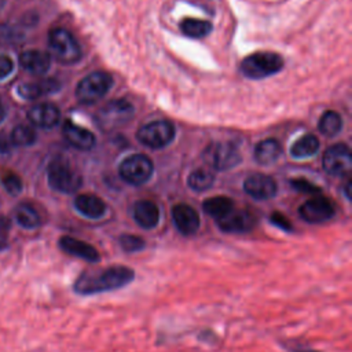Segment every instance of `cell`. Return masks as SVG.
Segmentation results:
<instances>
[{
    "instance_id": "32",
    "label": "cell",
    "mask_w": 352,
    "mask_h": 352,
    "mask_svg": "<svg viewBox=\"0 0 352 352\" xmlns=\"http://www.w3.org/2000/svg\"><path fill=\"white\" fill-rule=\"evenodd\" d=\"M292 186L294 190L300 191V192H305V194H318L320 192V188L315 184H312L311 182L305 180V179H293Z\"/></svg>"
},
{
    "instance_id": "15",
    "label": "cell",
    "mask_w": 352,
    "mask_h": 352,
    "mask_svg": "<svg viewBox=\"0 0 352 352\" xmlns=\"http://www.w3.org/2000/svg\"><path fill=\"white\" fill-rule=\"evenodd\" d=\"M172 220L177 231L187 236L194 235L201 223L197 210L187 204H177L172 208Z\"/></svg>"
},
{
    "instance_id": "27",
    "label": "cell",
    "mask_w": 352,
    "mask_h": 352,
    "mask_svg": "<svg viewBox=\"0 0 352 352\" xmlns=\"http://www.w3.org/2000/svg\"><path fill=\"white\" fill-rule=\"evenodd\" d=\"M214 175L209 169H195L187 177V184L194 191H206L213 186Z\"/></svg>"
},
{
    "instance_id": "18",
    "label": "cell",
    "mask_w": 352,
    "mask_h": 352,
    "mask_svg": "<svg viewBox=\"0 0 352 352\" xmlns=\"http://www.w3.org/2000/svg\"><path fill=\"white\" fill-rule=\"evenodd\" d=\"M63 136L69 144L78 150H91L96 142L91 131L78 126L70 120H66L63 124Z\"/></svg>"
},
{
    "instance_id": "34",
    "label": "cell",
    "mask_w": 352,
    "mask_h": 352,
    "mask_svg": "<svg viewBox=\"0 0 352 352\" xmlns=\"http://www.w3.org/2000/svg\"><path fill=\"white\" fill-rule=\"evenodd\" d=\"M12 67H14L12 60L8 56L0 55V78L7 77L12 72Z\"/></svg>"
},
{
    "instance_id": "24",
    "label": "cell",
    "mask_w": 352,
    "mask_h": 352,
    "mask_svg": "<svg viewBox=\"0 0 352 352\" xmlns=\"http://www.w3.org/2000/svg\"><path fill=\"white\" fill-rule=\"evenodd\" d=\"M15 220L21 227L28 230L37 228L41 223L38 212L30 204H19L15 208Z\"/></svg>"
},
{
    "instance_id": "35",
    "label": "cell",
    "mask_w": 352,
    "mask_h": 352,
    "mask_svg": "<svg viewBox=\"0 0 352 352\" xmlns=\"http://www.w3.org/2000/svg\"><path fill=\"white\" fill-rule=\"evenodd\" d=\"M290 352H319V351H315V349H311L308 346H300V345H296V346H286Z\"/></svg>"
},
{
    "instance_id": "5",
    "label": "cell",
    "mask_w": 352,
    "mask_h": 352,
    "mask_svg": "<svg viewBox=\"0 0 352 352\" xmlns=\"http://www.w3.org/2000/svg\"><path fill=\"white\" fill-rule=\"evenodd\" d=\"M48 183L59 192L72 194L81 187L82 179L80 173L76 172L67 162L55 160L48 166Z\"/></svg>"
},
{
    "instance_id": "3",
    "label": "cell",
    "mask_w": 352,
    "mask_h": 352,
    "mask_svg": "<svg viewBox=\"0 0 352 352\" xmlns=\"http://www.w3.org/2000/svg\"><path fill=\"white\" fill-rule=\"evenodd\" d=\"M48 44L54 56L65 65H72L80 60L81 48L74 36L62 28H55L48 34Z\"/></svg>"
},
{
    "instance_id": "25",
    "label": "cell",
    "mask_w": 352,
    "mask_h": 352,
    "mask_svg": "<svg viewBox=\"0 0 352 352\" xmlns=\"http://www.w3.org/2000/svg\"><path fill=\"white\" fill-rule=\"evenodd\" d=\"M319 150V140L314 135H304L296 140L290 148V154L294 158H307L314 155Z\"/></svg>"
},
{
    "instance_id": "4",
    "label": "cell",
    "mask_w": 352,
    "mask_h": 352,
    "mask_svg": "<svg viewBox=\"0 0 352 352\" xmlns=\"http://www.w3.org/2000/svg\"><path fill=\"white\" fill-rule=\"evenodd\" d=\"M111 84L113 78L109 73L94 72L78 82L76 88V98L84 104H94L107 94Z\"/></svg>"
},
{
    "instance_id": "10",
    "label": "cell",
    "mask_w": 352,
    "mask_h": 352,
    "mask_svg": "<svg viewBox=\"0 0 352 352\" xmlns=\"http://www.w3.org/2000/svg\"><path fill=\"white\" fill-rule=\"evenodd\" d=\"M323 168L327 173L334 176H344L352 168L351 150L344 143L330 146L323 154Z\"/></svg>"
},
{
    "instance_id": "19",
    "label": "cell",
    "mask_w": 352,
    "mask_h": 352,
    "mask_svg": "<svg viewBox=\"0 0 352 352\" xmlns=\"http://www.w3.org/2000/svg\"><path fill=\"white\" fill-rule=\"evenodd\" d=\"M74 208L88 219H100L106 213V204L94 194H80L74 199Z\"/></svg>"
},
{
    "instance_id": "17",
    "label": "cell",
    "mask_w": 352,
    "mask_h": 352,
    "mask_svg": "<svg viewBox=\"0 0 352 352\" xmlns=\"http://www.w3.org/2000/svg\"><path fill=\"white\" fill-rule=\"evenodd\" d=\"M59 109L51 103H40L29 109L28 118L36 126L50 129L59 122Z\"/></svg>"
},
{
    "instance_id": "2",
    "label": "cell",
    "mask_w": 352,
    "mask_h": 352,
    "mask_svg": "<svg viewBox=\"0 0 352 352\" xmlns=\"http://www.w3.org/2000/svg\"><path fill=\"white\" fill-rule=\"evenodd\" d=\"M283 67V59L275 52H256L241 62V73L248 78H264L278 73Z\"/></svg>"
},
{
    "instance_id": "22",
    "label": "cell",
    "mask_w": 352,
    "mask_h": 352,
    "mask_svg": "<svg viewBox=\"0 0 352 352\" xmlns=\"http://www.w3.org/2000/svg\"><path fill=\"white\" fill-rule=\"evenodd\" d=\"M282 154V146L275 139H265L254 147V160L261 165L275 162Z\"/></svg>"
},
{
    "instance_id": "7",
    "label": "cell",
    "mask_w": 352,
    "mask_h": 352,
    "mask_svg": "<svg viewBox=\"0 0 352 352\" xmlns=\"http://www.w3.org/2000/svg\"><path fill=\"white\" fill-rule=\"evenodd\" d=\"M133 117V106L125 99H116L103 106L96 117L102 129H114Z\"/></svg>"
},
{
    "instance_id": "14",
    "label": "cell",
    "mask_w": 352,
    "mask_h": 352,
    "mask_svg": "<svg viewBox=\"0 0 352 352\" xmlns=\"http://www.w3.org/2000/svg\"><path fill=\"white\" fill-rule=\"evenodd\" d=\"M58 245H59L60 250L65 252L66 254L78 257L88 263H98L100 260V256H99V252L96 250V248L88 242L81 241V239H77V238H73L69 235H63L59 238Z\"/></svg>"
},
{
    "instance_id": "28",
    "label": "cell",
    "mask_w": 352,
    "mask_h": 352,
    "mask_svg": "<svg viewBox=\"0 0 352 352\" xmlns=\"http://www.w3.org/2000/svg\"><path fill=\"white\" fill-rule=\"evenodd\" d=\"M342 126V118L337 111L329 110L324 111L318 122L319 131L326 136H334L341 131Z\"/></svg>"
},
{
    "instance_id": "26",
    "label": "cell",
    "mask_w": 352,
    "mask_h": 352,
    "mask_svg": "<svg viewBox=\"0 0 352 352\" xmlns=\"http://www.w3.org/2000/svg\"><path fill=\"white\" fill-rule=\"evenodd\" d=\"M180 29L186 36H188L191 38H202L210 33L212 25L208 21L195 19V18H184L180 22Z\"/></svg>"
},
{
    "instance_id": "12",
    "label": "cell",
    "mask_w": 352,
    "mask_h": 352,
    "mask_svg": "<svg viewBox=\"0 0 352 352\" xmlns=\"http://www.w3.org/2000/svg\"><path fill=\"white\" fill-rule=\"evenodd\" d=\"M256 216L246 209H232L223 219L217 220V226L223 232H249L256 226Z\"/></svg>"
},
{
    "instance_id": "21",
    "label": "cell",
    "mask_w": 352,
    "mask_h": 352,
    "mask_svg": "<svg viewBox=\"0 0 352 352\" xmlns=\"http://www.w3.org/2000/svg\"><path fill=\"white\" fill-rule=\"evenodd\" d=\"M59 89V82L54 78H47L36 82H23L18 85V94L25 99H36L43 95L52 94Z\"/></svg>"
},
{
    "instance_id": "13",
    "label": "cell",
    "mask_w": 352,
    "mask_h": 352,
    "mask_svg": "<svg viewBox=\"0 0 352 352\" xmlns=\"http://www.w3.org/2000/svg\"><path fill=\"white\" fill-rule=\"evenodd\" d=\"M243 190L252 198L263 201L275 197L278 186L271 176L264 173H253L245 180Z\"/></svg>"
},
{
    "instance_id": "33",
    "label": "cell",
    "mask_w": 352,
    "mask_h": 352,
    "mask_svg": "<svg viewBox=\"0 0 352 352\" xmlns=\"http://www.w3.org/2000/svg\"><path fill=\"white\" fill-rule=\"evenodd\" d=\"M270 221H271L274 226H276L278 228H280V230H283V231H286V232H292V231H293V226H292L290 220H289L285 214H282V213H279V212H274V213L270 216Z\"/></svg>"
},
{
    "instance_id": "23",
    "label": "cell",
    "mask_w": 352,
    "mask_h": 352,
    "mask_svg": "<svg viewBox=\"0 0 352 352\" xmlns=\"http://www.w3.org/2000/svg\"><path fill=\"white\" fill-rule=\"evenodd\" d=\"M202 208H204V212L206 214L212 216L217 221L234 209V202L228 197L217 195V197H212V198L205 199L204 204H202Z\"/></svg>"
},
{
    "instance_id": "36",
    "label": "cell",
    "mask_w": 352,
    "mask_h": 352,
    "mask_svg": "<svg viewBox=\"0 0 352 352\" xmlns=\"http://www.w3.org/2000/svg\"><path fill=\"white\" fill-rule=\"evenodd\" d=\"M4 117H6V109H4L3 102H1V99H0V122L4 120Z\"/></svg>"
},
{
    "instance_id": "30",
    "label": "cell",
    "mask_w": 352,
    "mask_h": 352,
    "mask_svg": "<svg viewBox=\"0 0 352 352\" xmlns=\"http://www.w3.org/2000/svg\"><path fill=\"white\" fill-rule=\"evenodd\" d=\"M118 242H120V246L124 252L126 253H136V252H140L144 249L146 246V242L143 238L138 236V235H133V234H122L120 235L118 238Z\"/></svg>"
},
{
    "instance_id": "31",
    "label": "cell",
    "mask_w": 352,
    "mask_h": 352,
    "mask_svg": "<svg viewBox=\"0 0 352 352\" xmlns=\"http://www.w3.org/2000/svg\"><path fill=\"white\" fill-rule=\"evenodd\" d=\"M1 183H3V187L7 190V192H10L11 195H16L22 190V180L19 179V176H16L12 172L3 173Z\"/></svg>"
},
{
    "instance_id": "6",
    "label": "cell",
    "mask_w": 352,
    "mask_h": 352,
    "mask_svg": "<svg viewBox=\"0 0 352 352\" xmlns=\"http://www.w3.org/2000/svg\"><path fill=\"white\" fill-rule=\"evenodd\" d=\"M138 140L150 148H162L175 138V126L165 120H157L142 125L136 133Z\"/></svg>"
},
{
    "instance_id": "9",
    "label": "cell",
    "mask_w": 352,
    "mask_h": 352,
    "mask_svg": "<svg viewBox=\"0 0 352 352\" xmlns=\"http://www.w3.org/2000/svg\"><path fill=\"white\" fill-rule=\"evenodd\" d=\"M153 175V164L148 157L143 154H133L126 157L120 165V176L129 184L140 186L146 183Z\"/></svg>"
},
{
    "instance_id": "1",
    "label": "cell",
    "mask_w": 352,
    "mask_h": 352,
    "mask_svg": "<svg viewBox=\"0 0 352 352\" xmlns=\"http://www.w3.org/2000/svg\"><path fill=\"white\" fill-rule=\"evenodd\" d=\"M135 279L131 267L116 264L99 271H84L73 283L74 293L80 296H94L125 287Z\"/></svg>"
},
{
    "instance_id": "20",
    "label": "cell",
    "mask_w": 352,
    "mask_h": 352,
    "mask_svg": "<svg viewBox=\"0 0 352 352\" xmlns=\"http://www.w3.org/2000/svg\"><path fill=\"white\" fill-rule=\"evenodd\" d=\"M19 63L26 72L32 74H44L51 66V58L47 52L30 50L21 54Z\"/></svg>"
},
{
    "instance_id": "16",
    "label": "cell",
    "mask_w": 352,
    "mask_h": 352,
    "mask_svg": "<svg viewBox=\"0 0 352 352\" xmlns=\"http://www.w3.org/2000/svg\"><path fill=\"white\" fill-rule=\"evenodd\" d=\"M132 216L138 226L144 230H151L157 227L160 221V209L157 204L150 199H140L135 202L132 208Z\"/></svg>"
},
{
    "instance_id": "8",
    "label": "cell",
    "mask_w": 352,
    "mask_h": 352,
    "mask_svg": "<svg viewBox=\"0 0 352 352\" xmlns=\"http://www.w3.org/2000/svg\"><path fill=\"white\" fill-rule=\"evenodd\" d=\"M205 161L213 169L227 170L239 164L241 155L231 142H216L206 147Z\"/></svg>"
},
{
    "instance_id": "11",
    "label": "cell",
    "mask_w": 352,
    "mask_h": 352,
    "mask_svg": "<svg viewBox=\"0 0 352 352\" xmlns=\"http://www.w3.org/2000/svg\"><path fill=\"white\" fill-rule=\"evenodd\" d=\"M298 214L307 223L319 224L334 217L336 206L324 197H314L298 208Z\"/></svg>"
},
{
    "instance_id": "29",
    "label": "cell",
    "mask_w": 352,
    "mask_h": 352,
    "mask_svg": "<svg viewBox=\"0 0 352 352\" xmlns=\"http://www.w3.org/2000/svg\"><path fill=\"white\" fill-rule=\"evenodd\" d=\"M11 140L16 146H30L36 142V132L30 125L21 124L12 129Z\"/></svg>"
}]
</instances>
